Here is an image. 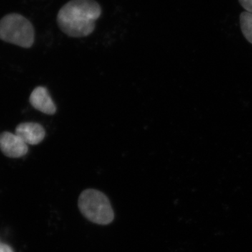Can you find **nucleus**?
Instances as JSON below:
<instances>
[{
  "instance_id": "nucleus-1",
  "label": "nucleus",
  "mask_w": 252,
  "mask_h": 252,
  "mask_svg": "<svg viewBox=\"0 0 252 252\" xmlns=\"http://www.w3.org/2000/svg\"><path fill=\"white\" fill-rule=\"evenodd\" d=\"M101 14L102 8L95 0H70L59 10L58 26L68 36L85 37L94 32Z\"/></svg>"
},
{
  "instance_id": "nucleus-2",
  "label": "nucleus",
  "mask_w": 252,
  "mask_h": 252,
  "mask_svg": "<svg viewBox=\"0 0 252 252\" xmlns=\"http://www.w3.org/2000/svg\"><path fill=\"white\" fill-rule=\"evenodd\" d=\"M78 206L83 216L95 224L108 225L114 220V210L109 198L98 190H84L79 195Z\"/></svg>"
},
{
  "instance_id": "nucleus-3",
  "label": "nucleus",
  "mask_w": 252,
  "mask_h": 252,
  "mask_svg": "<svg viewBox=\"0 0 252 252\" xmlns=\"http://www.w3.org/2000/svg\"><path fill=\"white\" fill-rule=\"evenodd\" d=\"M35 32L31 21L19 14H9L0 20V39L21 46L32 47L34 42Z\"/></svg>"
},
{
  "instance_id": "nucleus-4",
  "label": "nucleus",
  "mask_w": 252,
  "mask_h": 252,
  "mask_svg": "<svg viewBox=\"0 0 252 252\" xmlns=\"http://www.w3.org/2000/svg\"><path fill=\"white\" fill-rule=\"evenodd\" d=\"M28 145L16 134L3 132L0 134V151L5 157L19 158L28 154Z\"/></svg>"
},
{
  "instance_id": "nucleus-5",
  "label": "nucleus",
  "mask_w": 252,
  "mask_h": 252,
  "mask_svg": "<svg viewBox=\"0 0 252 252\" xmlns=\"http://www.w3.org/2000/svg\"><path fill=\"white\" fill-rule=\"evenodd\" d=\"M15 134L28 145H37L45 138L46 130L38 123L25 122L17 126Z\"/></svg>"
},
{
  "instance_id": "nucleus-6",
  "label": "nucleus",
  "mask_w": 252,
  "mask_h": 252,
  "mask_svg": "<svg viewBox=\"0 0 252 252\" xmlns=\"http://www.w3.org/2000/svg\"><path fill=\"white\" fill-rule=\"evenodd\" d=\"M29 100L34 109L47 115H54L57 110L49 91L44 86L35 88L32 92Z\"/></svg>"
},
{
  "instance_id": "nucleus-7",
  "label": "nucleus",
  "mask_w": 252,
  "mask_h": 252,
  "mask_svg": "<svg viewBox=\"0 0 252 252\" xmlns=\"http://www.w3.org/2000/svg\"><path fill=\"white\" fill-rule=\"evenodd\" d=\"M240 28L245 39L252 44V14L245 11L240 16Z\"/></svg>"
},
{
  "instance_id": "nucleus-8",
  "label": "nucleus",
  "mask_w": 252,
  "mask_h": 252,
  "mask_svg": "<svg viewBox=\"0 0 252 252\" xmlns=\"http://www.w3.org/2000/svg\"><path fill=\"white\" fill-rule=\"evenodd\" d=\"M239 2L246 11L252 14V0H239Z\"/></svg>"
},
{
  "instance_id": "nucleus-9",
  "label": "nucleus",
  "mask_w": 252,
  "mask_h": 252,
  "mask_svg": "<svg viewBox=\"0 0 252 252\" xmlns=\"http://www.w3.org/2000/svg\"><path fill=\"white\" fill-rule=\"evenodd\" d=\"M0 252H14V251L9 245L0 243Z\"/></svg>"
}]
</instances>
